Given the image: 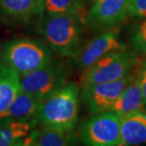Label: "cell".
I'll return each instance as SVG.
<instances>
[{
    "instance_id": "1",
    "label": "cell",
    "mask_w": 146,
    "mask_h": 146,
    "mask_svg": "<svg viewBox=\"0 0 146 146\" xmlns=\"http://www.w3.org/2000/svg\"><path fill=\"white\" fill-rule=\"evenodd\" d=\"M39 32L54 52L73 58L84 45V19L76 14H44L40 19Z\"/></svg>"
},
{
    "instance_id": "2",
    "label": "cell",
    "mask_w": 146,
    "mask_h": 146,
    "mask_svg": "<svg viewBox=\"0 0 146 146\" xmlns=\"http://www.w3.org/2000/svg\"><path fill=\"white\" fill-rule=\"evenodd\" d=\"M80 87L68 82L63 88L42 100L36 119L43 126L73 131L78 122Z\"/></svg>"
},
{
    "instance_id": "3",
    "label": "cell",
    "mask_w": 146,
    "mask_h": 146,
    "mask_svg": "<svg viewBox=\"0 0 146 146\" xmlns=\"http://www.w3.org/2000/svg\"><path fill=\"white\" fill-rule=\"evenodd\" d=\"M54 61L53 50L46 43L33 38H16L2 48V65L13 68L20 75L44 68Z\"/></svg>"
},
{
    "instance_id": "4",
    "label": "cell",
    "mask_w": 146,
    "mask_h": 146,
    "mask_svg": "<svg viewBox=\"0 0 146 146\" xmlns=\"http://www.w3.org/2000/svg\"><path fill=\"white\" fill-rule=\"evenodd\" d=\"M137 63L136 54L126 48L110 53L87 69L80 78V87L112 82L129 75Z\"/></svg>"
},
{
    "instance_id": "5",
    "label": "cell",
    "mask_w": 146,
    "mask_h": 146,
    "mask_svg": "<svg viewBox=\"0 0 146 146\" xmlns=\"http://www.w3.org/2000/svg\"><path fill=\"white\" fill-rule=\"evenodd\" d=\"M79 136L85 145H121V115L112 110L95 114L81 123Z\"/></svg>"
},
{
    "instance_id": "6",
    "label": "cell",
    "mask_w": 146,
    "mask_h": 146,
    "mask_svg": "<svg viewBox=\"0 0 146 146\" xmlns=\"http://www.w3.org/2000/svg\"><path fill=\"white\" fill-rule=\"evenodd\" d=\"M69 74L65 63L53 61L44 68L21 75V90L42 101L65 86Z\"/></svg>"
},
{
    "instance_id": "7",
    "label": "cell",
    "mask_w": 146,
    "mask_h": 146,
    "mask_svg": "<svg viewBox=\"0 0 146 146\" xmlns=\"http://www.w3.org/2000/svg\"><path fill=\"white\" fill-rule=\"evenodd\" d=\"M129 0H94L84 20V27L101 33L119 27L129 16Z\"/></svg>"
},
{
    "instance_id": "8",
    "label": "cell",
    "mask_w": 146,
    "mask_h": 146,
    "mask_svg": "<svg viewBox=\"0 0 146 146\" xmlns=\"http://www.w3.org/2000/svg\"><path fill=\"white\" fill-rule=\"evenodd\" d=\"M134 76L130 73L125 77L115 81L80 88V98L87 110L92 115L110 110Z\"/></svg>"
},
{
    "instance_id": "9",
    "label": "cell",
    "mask_w": 146,
    "mask_h": 146,
    "mask_svg": "<svg viewBox=\"0 0 146 146\" xmlns=\"http://www.w3.org/2000/svg\"><path fill=\"white\" fill-rule=\"evenodd\" d=\"M124 48L125 46L120 41L119 27L98 33V35L84 44L72 58L74 65L83 72L106 54Z\"/></svg>"
},
{
    "instance_id": "10",
    "label": "cell",
    "mask_w": 146,
    "mask_h": 146,
    "mask_svg": "<svg viewBox=\"0 0 146 146\" xmlns=\"http://www.w3.org/2000/svg\"><path fill=\"white\" fill-rule=\"evenodd\" d=\"M44 14V0H0V20L5 23L26 24Z\"/></svg>"
},
{
    "instance_id": "11",
    "label": "cell",
    "mask_w": 146,
    "mask_h": 146,
    "mask_svg": "<svg viewBox=\"0 0 146 146\" xmlns=\"http://www.w3.org/2000/svg\"><path fill=\"white\" fill-rule=\"evenodd\" d=\"M80 141L74 131H66L46 126L37 130H32L22 139L20 145L32 146H70L78 145Z\"/></svg>"
},
{
    "instance_id": "12",
    "label": "cell",
    "mask_w": 146,
    "mask_h": 146,
    "mask_svg": "<svg viewBox=\"0 0 146 146\" xmlns=\"http://www.w3.org/2000/svg\"><path fill=\"white\" fill-rule=\"evenodd\" d=\"M146 144V112L144 110L121 116V145Z\"/></svg>"
},
{
    "instance_id": "13",
    "label": "cell",
    "mask_w": 146,
    "mask_h": 146,
    "mask_svg": "<svg viewBox=\"0 0 146 146\" xmlns=\"http://www.w3.org/2000/svg\"><path fill=\"white\" fill-rule=\"evenodd\" d=\"M41 102L42 100L38 98L21 90L10 106L0 114V119L11 118L24 121L37 120L36 115Z\"/></svg>"
},
{
    "instance_id": "14",
    "label": "cell",
    "mask_w": 146,
    "mask_h": 146,
    "mask_svg": "<svg viewBox=\"0 0 146 146\" xmlns=\"http://www.w3.org/2000/svg\"><path fill=\"white\" fill-rule=\"evenodd\" d=\"M37 120L24 121L11 118L0 119V146L20 145L36 124Z\"/></svg>"
},
{
    "instance_id": "15",
    "label": "cell",
    "mask_w": 146,
    "mask_h": 146,
    "mask_svg": "<svg viewBox=\"0 0 146 146\" xmlns=\"http://www.w3.org/2000/svg\"><path fill=\"white\" fill-rule=\"evenodd\" d=\"M21 91V75L13 68L1 65L0 114L10 106Z\"/></svg>"
},
{
    "instance_id": "16",
    "label": "cell",
    "mask_w": 146,
    "mask_h": 146,
    "mask_svg": "<svg viewBox=\"0 0 146 146\" xmlns=\"http://www.w3.org/2000/svg\"><path fill=\"white\" fill-rule=\"evenodd\" d=\"M144 106L139 80L137 76H135L119 99L113 105L110 110L123 116L144 109Z\"/></svg>"
},
{
    "instance_id": "17",
    "label": "cell",
    "mask_w": 146,
    "mask_h": 146,
    "mask_svg": "<svg viewBox=\"0 0 146 146\" xmlns=\"http://www.w3.org/2000/svg\"><path fill=\"white\" fill-rule=\"evenodd\" d=\"M85 0H44L45 14L72 13L81 16L84 20L87 11Z\"/></svg>"
},
{
    "instance_id": "18",
    "label": "cell",
    "mask_w": 146,
    "mask_h": 146,
    "mask_svg": "<svg viewBox=\"0 0 146 146\" xmlns=\"http://www.w3.org/2000/svg\"><path fill=\"white\" fill-rule=\"evenodd\" d=\"M128 41L136 54L146 56V18L131 28Z\"/></svg>"
},
{
    "instance_id": "19",
    "label": "cell",
    "mask_w": 146,
    "mask_h": 146,
    "mask_svg": "<svg viewBox=\"0 0 146 146\" xmlns=\"http://www.w3.org/2000/svg\"><path fill=\"white\" fill-rule=\"evenodd\" d=\"M128 14L136 19H145L146 0H129Z\"/></svg>"
},
{
    "instance_id": "20",
    "label": "cell",
    "mask_w": 146,
    "mask_h": 146,
    "mask_svg": "<svg viewBox=\"0 0 146 146\" xmlns=\"http://www.w3.org/2000/svg\"><path fill=\"white\" fill-rule=\"evenodd\" d=\"M141 87L144 104H146V61L145 60L140 65V68L136 74Z\"/></svg>"
},
{
    "instance_id": "21",
    "label": "cell",
    "mask_w": 146,
    "mask_h": 146,
    "mask_svg": "<svg viewBox=\"0 0 146 146\" xmlns=\"http://www.w3.org/2000/svg\"><path fill=\"white\" fill-rule=\"evenodd\" d=\"M1 53H2V47H1V45H0V67L2 65V62H1Z\"/></svg>"
},
{
    "instance_id": "22",
    "label": "cell",
    "mask_w": 146,
    "mask_h": 146,
    "mask_svg": "<svg viewBox=\"0 0 146 146\" xmlns=\"http://www.w3.org/2000/svg\"><path fill=\"white\" fill-rule=\"evenodd\" d=\"M143 110H145V111L146 112V104L144 106V109H143Z\"/></svg>"
},
{
    "instance_id": "23",
    "label": "cell",
    "mask_w": 146,
    "mask_h": 146,
    "mask_svg": "<svg viewBox=\"0 0 146 146\" xmlns=\"http://www.w3.org/2000/svg\"><path fill=\"white\" fill-rule=\"evenodd\" d=\"M85 1H94V0H85Z\"/></svg>"
},
{
    "instance_id": "24",
    "label": "cell",
    "mask_w": 146,
    "mask_h": 146,
    "mask_svg": "<svg viewBox=\"0 0 146 146\" xmlns=\"http://www.w3.org/2000/svg\"><path fill=\"white\" fill-rule=\"evenodd\" d=\"M145 61H146V60H145Z\"/></svg>"
}]
</instances>
